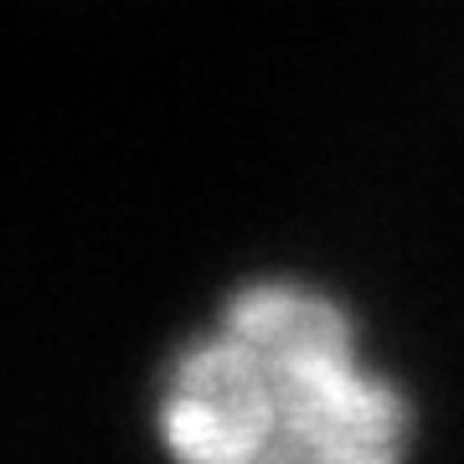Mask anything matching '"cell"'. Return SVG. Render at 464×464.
I'll return each instance as SVG.
<instances>
[{"instance_id": "1", "label": "cell", "mask_w": 464, "mask_h": 464, "mask_svg": "<svg viewBox=\"0 0 464 464\" xmlns=\"http://www.w3.org/2000/svg\"><path fill=\"white\" fill-rule=\"evenodd\" d=\"M413 398L346 299L299 274L232 284L155 387L170 464H408Z\"/></svg>"}]
</instances>
